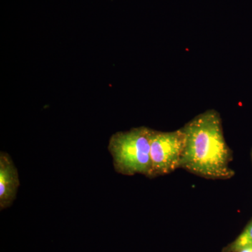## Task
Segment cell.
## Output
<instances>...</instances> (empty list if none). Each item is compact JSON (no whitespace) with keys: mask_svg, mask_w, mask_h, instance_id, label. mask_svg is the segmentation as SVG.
<instances>
[{"mask_svg":"<svg viewBox=\"0 0 252 252\" xmlns=\"http://www.w3.org/2000/svg\"><path fill=\"white\" fill-rule=\"evenodd\" d=\"M185 147L180 168L208 180H229L233 152L225 142L220 113L210 109L198 114L182 127Z\"/></svg>","mask_w":252,"mask_h":252,"instance_id":"6da1fadb","label":"cell"},{"mask_svg":"<svg viewBox=\"0 0 252 252\" xmlns=\"http://www.w3.org/2000/svg\"><path fill=\"white\" fill-rule=\"evenodd\" d=\"M152 131L147 127H135L111 137L108 148L118 173L127 176L140 174L152 178Z\"/></svg>","mask_w":252,"mask_h":252,"instance_id":"7a4b0ae2","label":"cell"},{"mask_svg":"<svg viewBox=\"0 0 252 252\" xmlns=\"http://www.w3.org/2000/svg\"><path fill=\"white\" fill-rule=\"evenodd\" d=\"M183 129L161 132L152 130L151 135L152 178L167 175L180 168L185 147Z\"/></svg>","mask_w":252,"mask_h":252,"instance_id":"3957f363","label":"cell"},{"mask_svg":"<svg viewBox=\"0 0 252 252\" xmlns=\"http://www.w3.org/2000/svg\"><path fill=\"white\" fill-rule=\"evenodd\" d=\"M20 185L17 169L9 154L0 153V209L9 207L16 198Z\"/></svg>","mask_w":252,"mask_h":252,"instance_id":"277c9868","label":"cell"},{"mask_svg":"<svg viewBox=\"0 0 252 252\" xmlns=\"http://www.w3.org/2000/svg\"><path fill=\"white\" fill-rule=\"evenodd\" d=\"M252 244V219L234 241L228 244L222 252H236L244 247Z\"/></svg>","mask_w":252,"mask_h":252,"instance_id":"5b68a950","label":"cell"},{"mask_svg":"<svg viewBox=\"0 0 252 252\" xmlns=\"http://www.w3.org/2000/svg\"><path fill=\"white\" fill-rule=\"evenodd\" d=\"M236 252H252V244L248 245V246L244 247Z\"/></svg>","mask_w":252,"mask_h":252,"instance_id":"8992f818","label":"cell"},{"mask_svg":"<svg viewBox=\"0 0 252 252\" xmlns=\"http://www.w3.org/2000/svg\"><path fill=\"white\" fill-rule=\"evenodd\" d=\"M250 156H251V160L252 162V148L251 149V152H250Z\"/></svg>","mask_w":252,"mask_h":252,"instance_id":"52a82bcc","label":"cell"}]
</instances>
